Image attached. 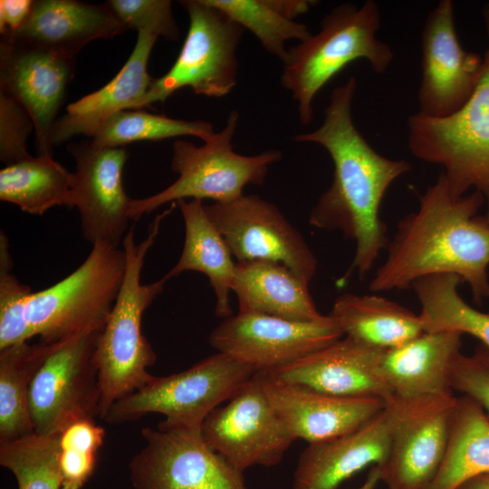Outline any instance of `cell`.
I'll return each instance as SVG.
<instances>
[{"label":"cell","mask_w":489,"mask_h":489,"mask_svg":"<svg viewBox=\"0 0 489 489\" xmlns=\"http://www.w3.org/2000/svg\"><path fill=\"white\" fill-rule=\"evenodd\" d=\"M356 89L357 79L350 76L332 91L321 126L293 137L296 142L321 146L333 163L332 182L312 209L309 223L318 229L340 230L355 241L352 263L339 283L353 272L362 278L387 249L380 205L393 182L411 169L406 160L379 154L357 129L351 115Z\"/></svg>","instance_id":"obj_1"},{"label":"cell","mask_w":489,"mask_h":489,"mask_svg":"<svg viewBox=\"0 0 489 489\" xmlns=\"http://www.w3.org/2000/svg\"><path fill=\"white\" fill-rule=\"evenodd\" d=\"M418 202L398 222L369 291L404 290L421 278L450 273L468 284L476 302L489 299V220L478 214L483 196L455 197L441 172Z\"/></svg>","instance_id":"obj_2"},{"label":"cell","mask_w":489,"mask_h":489,"mask_svg":"<svg viewBox=\"0 0 489 489\" xmlns=\"http://www.w3.org/2000/svg\"><path fill=\"white\" fill-rule=\"evenodd\" d=\"M175 206L176 204L155 217L141 242L136 243L134 226L129 227L123 238L125 275L95 350L101 388L99 417L101 419L114 402L141 388L153 376L148 369L156 363L157 355L142 333V318L163 292L167 281L162 277L150 283H141V272L162 220Z\"/></svg>","instance_id":"obj_3"},{"label":"cell","mask_w":489,"mask_h":489,"mask_svg":"<svg viewBox=\"0 0 489 489\" xmlns=\"http://www.w3.org/2000/svg\"><path fill=\"white\" fill-rule=\"evenodd\" d=\"M379 24L375 1L367 0L360 6L343 3L323 17L316 34L288 49L281 83L296 101L302 124L312 120L317 94L348 64L365 60L377 73L389 67L394 53L377 37Z\"/></svg>","instance_id":"obj_4"},{"label":"cell","mask_w":489,"mask_h":489,"mask_svg":"<svg viewBox=\"0 0 489 489\" xmlns=\"http://www.w3.org/2000/svg\"><path fill=\"white\" fill-rule=\"evenodd\" d=\"M483 17L488 48L475 91L450 116L412 114L408 120V143L417 158L443 168L452 195L463 197L470 188L479 192L489 220V3Z\"/></svg>","instance_id":"obj_5"},{"label":"cell","mask_w":489,"mask_h":489,"mask_svg":"<svg viewBox=\"0 0 489 489\" xmlns=\"http://www.w3.org/2000/svg\"><path fill=\"white\" fill-rule=\"evenodd\" d=\"M239 121V113L229 112L223 129L201 146L177 140L173 143L171 169L178 175L171 185L150 197L130 199L129 216L138 221L168 203L183 199H211L225 203L244 195L249 185L264 184L270 167L281 160L282 152L267 149L254 156L234 151L233 138Z\"/></svg>","instance_id":"obj_6"},{"label":"cell","mask_w":489,"mask_h":489,"mask_svg":"<svg viewBox=\"0 0 489 489\" xmlns=\"http://www.w3.org/2000/svg\"><path fill=\"white\" fill-rule=\"evenodd\" d=\"M126 270L122 246L97 244L67 277L39 292L27 304L31 339L56 343L84 332H101Z\"/></svg>","instance_id":"obj_7"},{"label":"cell","mask_w":489,"mask_h":489,"mask_svg":"<svg viewBox=\"0 0 489 489\" xmlns=\"http://www.w3.org/2000/svg\"><path fill=\"white\" fill-rule=\"evenodd\" d=\"M256 373L250 365L217 351L178 373L153 375L114 402L103 420L122 424L157 413L165 416L158 426L200 429L205 418Z\"/></svg>","instance_id":"obj_8"},{"label":"cell","mask_w":489,"mask_h":489,"mask_svg":"<svg viewBox=\"0 0 489 489\" xmlns=\"http://www.w3.org/2000/svg\"><path fill=\"white\" fill-rule=\"evenodd\" d=\"M180 3L189 17L180 53L165 74L153 79L136 110L164 101L184 87L199 95L222 98L237 83L236 50L244 28L206 0Z\"/></svg>","instance_id":"obj_9"},{"label":"cell","mask_w":489,"mask_h":489,"mask_svg":"<svg viewBox=\"0 0 489 489\" xmlns=\"http://www.w3.org/2000/svg\"><path fill=\"white\" fill-rule=\"evenodd\" d=\"M101 332H84L55 343L29 389L34 433L52 435L70 424L99 417L101 388L95 361Z\"/></svg>","instance_id":"obj_10"},{"label":"cell","mask_w":489,"mask_h":489,"mask_svg":"<svg viewBox=\"0 0 489 489\" xmlns=\"http://www.w3.org/2000/svg\"><path fill=\"white\" fill-rule=\"evenodd\" d=\"M129 462L133 489H247L244 473L210 448L200 429L144 427Z\"/></svg>","instance_id":"obj_11"},{"label":"cell","mask_w":489,"mask_h":489,"mask_svg":"<svg viewBox=\"0 0 489 489\" xmlns=\"http://www.w3.org/2000/svg\"><path fill=\"white\" fill-rule=\"evenodd\" d=\"M205 208L237 262H275L309 283L314 277L317 258L274 204L257 195L244 194Z\"/></svg>","instance_id":"obj_12"},{"label":"cell","mask_w":489,"mask_h":489,"mask_svg":"<svg viewBox=\"0 0 489 489\" xmlns=\"http://www.w3.org/2000/svg\"><path fill=\"white\" fill-rule=\"evenodd\" d=\"M207 446L241 473L279 464L294 441L273 411L257 372L201 426Z\"/></svg>","instance_id":"obj_13"},{"label":"cell","mask_w":489,"mask_h":489,"mask_svg":"<svg viewBox=\"0 0 489 489\" xmlns=\"http://www.w3.org/2000/svg\"><path fill=\"white\" fill-rule=\"evenodd\" d=\"M342 337L329 315L316 321H295L238 312L211 331L209 343L218 352L250 365L257 372H269Z\"/></svg>","instance_id":"obj_14"},{"label":"cell","mask_w":489,"mask_h":489,"mask_svg":"<svg viewBox=\"0 0 489 489\" xmlns=\"http://www.w3.org/2000/svg\"><path fill=\"white\" fill-rule=\"evenodd\" d=\"M432 398H395L360 427L326 441L309 444L301 453L292 489H338L368 465L386 460L399 425Z\"/></svg>","instance_id":"obj_15"},{"label":"cell","mask_w":489,"mask_h":489,"mask_svg":"<svg viewBox=\"0 0 489 489\" xmlns=\"http://www.w3.org/2000/svg\"><path fill=\"white\" fill-rule=\"evenodd\" d=\"M421 40L417 113L430 118L450 116L475 91L483 70V57L462 48L451 0L440 1L428 13Z\"/></svg>","instance_id":"obj_16"},{"label":"cell","mask_w":489,"mask_h":489,"mask_svg":"<svg viewBox=\"0 0 489 489\" xmlns=\"http://www.w3.org/2000/svg\"><path fill=\"white\" fill-rule=\"evenodd\" d=\"M68 151L75 161L70 208L79 211L83 237L91 245L120 246L131 221V198L122 184L127 150L99 148L89 141L71 143Z\"/></svg>","instance_id":"obj_17"},{"label":"cell","mask_w":489,"mask_h":489,"mask_svg":"<svg viewBox=\"0 0 489 489\" xmlns=\"http://www.w3.org/2000/svg\"><path fill=\"white\" fill-rule=\"evenodd\" d=\"M75 62V58L1 38L0 92L14 98L29 114L39 155L51 154L50 134L74 76Z\"/></svg>","instance_id":"obj_18"},{"label":"cell","mask_w":489,"mask_h":489,"mask_svg":"<svg viewBox=\"0 0 489 489\" xmlns=\"http://www.w3.org/2000/svg\"><path fill=\"white\" fill-rule=\"evenodd\" d=\"M263 374V384L279 420L296 439L319 443L347 434L377 416L388 404L378 398L340 397Z\"/></svg>","instance_id":"obj_19"},{"label":"cell","mask_w":489,"mask_h":489,"mask_svg":"<svg viewBox=\"0 0 489 489\" xmlns=\"http://www.w3.org/2000/svg\"><path fill=\"white\" fill-rule=\"evenodd\" d=\"M455 396L430 398L397 428L379 466L388 489H427L444 461Z\"/></svg>","instance_id":"obj_20"},{"label":"cell","mask_w":489,"mask_h":489,"mask_svg":"<svg viewBox=\"0 0 489 489\" xmlns=\"http://www.w3.org/2000/svg\"><path fill=\"white\" fill-rule=\"evenodd\" d=\"M381 350L343 336L326 347L265 373L278 381L330 395L378 398L389 402L395 398L378 370Z\"/></svg>","instance_id":"obj_21"},{"label":"cell","mask_w":489,"mask_h":489,"mask_svg":"<svg viewBox=\"0 0 489 489\" xmlns=\"http://www.w3.org/2000/svg\"><path fill=\"white\" fill-rule=\"evenodd\" d=\"M462 335L452 331H425L402 345L382 350L378 370L394 398L452 396L450 369L461 352Z\"/></svg>","instance_id":"obj_22"},{"label":"cell","mask_w":489,"mask_h":489,"mask_svg":"<svg viewBox=\"0 0 489 489\" xmlns=\"http://www.w3.org/2000/svg\"><path fill=\"white\" fill-rule=\"evenodd\" d=\"M128 30L109 5L76 0H36L25 23L13 35L1 38L75 58L89 43L111 39Z\"/></svg>","instance_id":"obj_23"},{"label":"cell","mask_w":489,"mask_h":489,"mask_svg":"<svg viewBox=\"0 0 489 489\" xmlns=\"http://www.w3.org/2000/svg\"><path fill=\"white\" fill-rule=\"evenodd\" d=\"M158 36L142 30L120 71L102 88L70 103L66 112L56 120L50 134L51 147L59 146L79 135L92 137L115 113L136 110L153 81L148 63Z\"/></svg>","instance_id":"obj_24"},{"label":"cell","mask_w":489,"mask_h":489,"mask_svg":"<svg viewBox=\"0 0 489 489\" xmlns=\"http://www.w3.org/2000/svg\"><path fill=\"white\" fill-rule=\"evenodd\" d=\"M310 283L284 264L269 261L237 262L232 292L239 312L295 321H316L321 314L310 293Z\"/></svg>","instance_id":"obj_25"},{"label":"cell","mask_w":489,"mask_h":489,"mask_svg":"<svg viewBox=\"0 0 489 489\" xmlns=\"http://www.w3.org/2000/svg\"><path fill=\"white\" fill-rule=\"evenodd\" d=\"M176 204L184 220V244L179 260L163 278L168 281L186 271L204 273L216 294V315L225 319L233 315L230 293L236 263L222 235L208 217L203 200L183 199Z\"/></svg>","instance_id":"obj_26"},{"label":"cell","mask_w":489,"mask_h":489,"mask_svg":"<svg viewBox=\"0 0 489 489\" xmlns=\"http://www.w3.org/2000/svg\"><path fill=\"white\" fill-rule=\"evenodd\" d=\"M329 316L343 336L378 350L398 347L425 332L419 314L379 295L344 293Z\"/></svg>","instance_id":"obj_27"},{"label":"cell","mask_w":489,"mask_h":489,"mask_svg":"<svg viewBox=\"0 0 489 489\" xmlns=\"http://www.w3.org/2000/svg\"><path fill=\"white\" fill-rule=\"evenodd\" d=\"M489 474V418L466 396L455 398L447 450L427 489H455L464 481Z\"/></svg>","instance_id":"obj_28"},{"label":"cell","mask_w":489,"mask_h":489,"mask_svg":"<svg viewBox=\"0 0 489 489\" xmlns=\"http://www.w3.org/2000/svg\"><path fill=\"white\" fill-rule=\"evenodd\" d=\"M73 173L50 153L30 156L0 170V200L43 216L54 207L70 208Z\"/></svg>","instance_id":"obj_29"},{"label":"cell","mask_w":489,"mask_h":489,"mask_svg":"<svg viewBox=\"0 0 489 489\" xmlns=\"http://www.w3.org/2000/svg\"><path fill=\"white\" fill-rule=\"evenodd\" d=\"M232 20L249 30L272 55L284 61L286 43L305 41L308 27L295 21L317 2L310 0H206Z\"/></svg>","instance_id":"obj_30"},{"label":"cell","mask_w":489,"mask_h":489,"mask_svg":"<svg viewBox=\"0 0 489 489\" xmlns=\"http://www.w3.org/2000/svg\"><path fill=\"white\" fill-rule=\"evenodd\" d=\"M54 346L26 341L0 350V439L14 440L34 433L29 389Z\"/></svg>","instance_id":"obj_31"},{"label":"cell","mask_w":489,"mask_h":489,"mask_svg":"<svg viewBox=\"0 0 489 489\" xmlns=\"http://www.w3.org/2000/svg\"><path fill=\"white\" fill-rule=\"evenodd\" d=\"M461 282L457 275L443 273L421 278L412 284L421 306L424 330L469 334L489 350V312L472 307L460 296Z\"/></svg>","instance_id":"obj_32"},{"label":"cell","mask_w":489,"mask_h":489,"mask_svg":"<svg viewBox=\"0 0 489 489\" xmlns=\"http://www.w3.org/2000/svg\"><path fill=\"white\" fill-rule=\"evenodd\" d=\"M216 132L210 122L168 118L141 110H120L109 118L91 137L99 148H120L137 141H158L165 139L193 136L208 140Z\"/></svg>","instance_id":"obj_33"},{"label":"cell","mask_w":489,"mask_h":489,"mask_svg":"<svg viewBox=\"0 0 489 489\" xmlns=\"http://www.w3.org/2000/svg\"><path fill=\"white\" fill-rule=\"evenodd\" d=\"M60 433L0 439V465L14 476L18 489H61Z\"/></svg>","instance_id":"obj_34"},{"label":"cell","mask_w":489,"mask_h":489,"mask_svg":"<svg viewBox=\"0 0 489 489\" xmlns=\"http://www.w3.org/2000/svg\"><path fill=\"white\" fill-rule=\"evenodd\" d=\"M105 430L94 419L73 422L60 432L58 466L61 489H82L91 477Z\"/></svg>","instance_id":"obj_35"},{"label":"cell","mask_w":489,"mask_h":489,"mask_svg":"<svg viewBox=\"0 0 489 489\" xmlns=\"http://www.w3.org/2000/svg\"><path fill=\"white\" fill-rule=\"evenodd\" d=\"M9 239L0 231V350L28 341L27 304L34 292L13 272Z\"/></svg>","instance_id":"obj_36"},{"label":"cell","mask_w":489,"mask_h":489,"mask_svg":"<svg viewBox=\"0 0 489 489\" xmlns=\"http://www.w3.org/2000/svg\"><path fill=\"white\" fill-rule=\"evenodd\" d=\"M107 4L128 30H145L169 41L179 37L169 0H110Z\"/></svg>","instance_id":"obj_37"},{"label":"cell","mask_w":489,"mask_h":489,"mask_svg":"<svg viewBox=\"0 0 489 489\" xmlns=\"http://www.w3.org/2000/svg\"><path fill=\"white\" fill-rule=\"evenodd\" d=\"M450 386L476 402L489 418V350L480 344L471 355L460 352L451 366Z\"/></svg>","instance_id":"obj_38"},{"label":"cell","mask_w":489,"mask_h":489,"mask_svg":"<svg viewBox=\"0 0 489 489\" xmlns=\"http://www.w3.org/2000/svg\"><path fill=\"white\" fill-rule=\"evenodd\" d=\"M33 130V121L24 107L0 92V159L5 166L31 156L27 140Z\"/></svg>","instance_id":"obj_39"},{"label":"cell","mask_w":489,"mask_h":489,"mask_svg":"<svg viewBox=\"0 0 489 489\" xmlns=\"http://www.w3.org/2000/svg\"><path fill=\"white\" fill-rule=\"evenodd\" d=\"M32 0L0 1L1 37L13 35L27 20L33 6Z\"/></svg>","instance_id":"obj_40"},{"label":"cell","mask_w":489,"mask_h":489,"mask_svg":"<svg viewBox=\"0 0 489 489\" xmlns=\"http://www.w3.org/2000/svg\"><path fill=\"white\" fill-rule=\"evenodd\" d=\"M455 489H489V474L471 477L458 484Z\"/></svg>","instance_id":"obj_41"},{"label":"cell","mask_w":489,"mask_h":489,"mask_svg":"<svg viewBox=\"0 0 489 489\" xmlns=\"http://www.w3.org/2000/svg\"><path fill=\"white\" fill-rule=\"evenodd\" d=\"M381 481L380 469L379 465H372L368 473L364 483L357 489H375Z\"/></svg>","instance_id":"obj_42"}]
</instances>
